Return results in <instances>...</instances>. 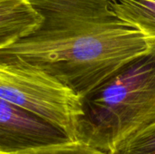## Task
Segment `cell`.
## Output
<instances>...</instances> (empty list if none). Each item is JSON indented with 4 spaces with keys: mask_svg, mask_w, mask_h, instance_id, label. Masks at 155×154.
<instances>
[{
    "mask_svg": "<svg viewBox=\"0 0 155 154\" xmlns=\"http://www.w3.org/2000/svg\"><path fill=\"white\" fill-rule=\"evenodd\" d=\"M77 140L114 153L155 125V44L83 97Z\"/></svg>",
    "mask_w": 155,
    "mask_h": 154,
    "instance_id": "obj_2",
    "label": "cell"
},
{
    "mask_svg": "<svg viewBox=\"0 0 155 154\" xmlns=\"http://www.w3.org/2000/svg\"><path fill=\"white\" fill-rule=\"evenodd\" d=\"M73 140L42 117L0 100V154H16Z\"/></svg>",
    "mask_w": 155,
    "mask_h": 154,
    "instance_id": "obj_4",
    "label": "cell"
},
{
    "mask_svg": "<svg viewBox=\"0 0 155 154\" xmlns=\"http://www.w3.org/2000/svg\"><path fill=\"white\" fill-rule=\"evenodd\" d=\"M114 154H155V125L127 141Z\"/></svg>",
    "mask_w": 155,
    "mask_h": 154,
    "instance_id": "obj_7",
    "label": "cell"
},
{
    "mask_svg": "<svg viewBox=\"0 0 155 154\" xmlns=\"http://www.w3.org/2000/svg\"><path fill=\"white\" fill-rule=\"evenodd\" d=\"M42 22L31 0H0V49L26 37Z\"/></svg>",
    "mask_w": 155,
    "mask_h": 154,
    "instance_id": "obj_5",
    "label": "cell"
},
{
    "mask_svg": "<svg viewBox=\"0 0 155 154\" xmlns=\"http://www.w3.org/2000/svg\"><path fill=\"white\" fill-rule=\"evenodd\" d=\"M0 100L42 117L77 140L83 97L57 79L30 67L0 64Z\"/></svg>",
    "mask_w": 155,
    "mask_h": 154,
    "instance_id": "obj_3",
    "label": "cell"
},
{
    "mask_svg": "<svg viewBox=\"0 0 155 154\" xmlns=\"http://www.w3.org/2000/svg\"><path fill=\"white\" fill-rule=\"evenodd\" d=\"M115 14L155 44V0H115Z\"/></svg>",
    "mask_w": 155,
    "mask_h": 154,
    "instance_id": "obj_6",
    "label": "cell"
},
{
    "mask_svg": "<svg viewBox=\"0 0 155 154\" xmlns=\"http://www.w3.org/2000/svg\"><path fill=\"white\" fill-rule=\"evenodd\" d=\"M16 154H113L96 149L82 141H71L69 143L24 152Z\"/></svg>",
    "mask_w": 155,
    "mask_h": 154,
    "instance_id": "obj_8",
    "label": "cell"
},
{
    "mask_svg": "<svg viewBox=\"0 0 155 154\" xmlns=\"http://www.w3.org/2000/svg\"><path fill=\"white\" fill-rule=\"evenodd\" d=\"M31 2L43 22L26 37L0 49V64L41 71L82 97L152 46L115 14V0Z\"/></svg>",
    "mask_w": 155,
    "mask_h": 154,
    "instance_id": "obj_1",
    "label": "cell"
}]
</instances>
